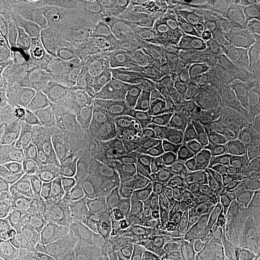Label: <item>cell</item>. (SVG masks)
Returning <instances> with one entry per match:
<instances>
[{
  "label": "cell",
  "mask_w": 260,
  "mask_h": 260,
  "mask_svg": "<svg viewBox=\"0 0 260 260\" xmlns=\"http://www.w3.org/2000/svg\"><path fill=\"white\" fill-rule=\"evenodd\" d=\"M41 49L49 71L68 84L95 116H120L126 85L116 75L64 48L52 47L47 52L41 45Z\"/></svg>",
  "instance_id": "6da1fadb"
},
{
  "label": "cell",
  "mask_w": 260,
  "mask_h": 260,
  "mask_svg": "<svg viewBox=\"0 0 260 260\" xmlns=\"http://www.w3.org/2000/svg\"><path fill=\"white\" fill-rule=\"evenodd\" d=\"M39 48H41V42H39ZM44 64L47 67L52 97H54L52 113L48 127V138L55 145L64 146L71 152H77V153L87 152L93 140L97 116L74 93V90L68 84L58 80L49 71L45 59Z\"/></svg>",
  "instance_id": "7a4b0ae2"
},
{
  "label": "cell",
  "mask_w": 260,
  "mask_h": 260,
  "mask_svg": "<svg viewBox=\"0 0 260 260\" xmlns=\"http://www.w3.org/2000/svg\"><path fill=\"white\" fill-rule=\"evenodd\" d=\"M87 153L99 177L107 181H121L135 168L138 152L119 116H97Z\"/></svg>",
  "instance_id": "3957f363"
},
{
  "label": "cell",
  "mask_w": 260,
  "mask_h": 260,
  "mask_svg": "<svg viewBox=\"0 0 260 260\" xmlns=\"http://www.w3.org/2000/svg\"><path fill=\"white\" fill-rule=\"evenodd\" d=\"M88 45L90 56L87 59L116 75L126 87L143 81L145 65L124 34L116 29H99Z\"/></svg>",
  "instance_id": "277c9868"
},
{
  "label": "cell",
  "mask_w": 260,
  "mask_h": 260,
  "mask_svg": "<svg viewBox=\"0 0 260 260\" xmlns=\"http://www.w3.org/2000/svg\"><path fill=\"white\" fill-rule=\"evenodd\" d=\"M120 119L132 145L140 156L160 169H169V152L164 124L156 114L133 107H121Z\"/></svg>",
  "instance_id": "5b68a950"
},
{
  "label": "cell",
  "mask_w": 260,
  "mask_h": 260,
  "mask_svg": "<svg viewBox=\"0 0 260 260\" xmlns=\"http://www.w3.org/2000/svg\"><path fill=\"white\" fill-rule=\"evenodd\" d=\"M0 179L2 188L16 184L30 171L32 153L28 145L29 135L22 129L16 117L0 106Z\"/></svg>",
  "instance_id": "8992f818"
},
{
  "label": "cell",
  "mask_w": 260,
  "mask_h": 260,
  "mask_svg": "<svg viewBox=\"0 0 260 260\" xmlns=\"http://www.w3.org/2000/svg\"><path fill=\"white\" fill-rule=\"evenodd\" d=\"M146 208L158 223L178 225L203 210L198 185L182 181L156 186L148 197Z\"/></svg>",
  "instance_id": "52a82bcc"
},
{
  "label": "cell",
  "mask_w": 260,
  "mask_h": 260,
  "mask_svg": "<svg viewBox=\"0 0 260 260\" xmlns=\"http://www.w3.org/2000/svg\"><path fill=\"white\" fill-rule=\"evenodd\" d=\"M132 45L146 68L168 67L181 55V38L165 20L148 22L130 37Z\"/></svg>",
  "instance_id": "ba28073f"
},
{
  "label": "cell",
  "mask_w": 260,
  "mask_h": 260,
  "mask_svg": "<svg viewBox=\"0 0 260 260\" xmlns=\"http://www.w3.org/2000/svg\"><path fill=\"white\" fill-rule=\"evenodd\" d=\"M169 169L191 184L211 182L223 174L218 156L211 149L194 142L178 145L169 152Z\"/></svg>",
  "instance_id": "9c48e42d"
},
{
  "label": "cell",
  "mask_w": 260,
  "mask_h": 260,
  "mask_svg": "<svg viewBox=\"0 0 260 260\" xmlns=\"http://www.w3.org/2000/svg\"><path fill=\"white\" fill-rule=\"evenodd\" d=\"M25 121L29 133L41 139H49L48 127L52 113L54 97L44 58L39 68H32L28 74H25Z\"/></svg>",
  "instance_id": "30bf717a"
},
{
  "label": "cell",
  "mask_w": 260,
  "mask_h": 260,
  "mask_svg": "<svg viewBox=\"0 0 260 260\" xmlns=\"http://www.w3.org/2000/svg\"><path fill=\"white\" fill-rule=\"evenodd\" d=\"M0 94L2 106L6 107L16 117L22 129L30 135L25 121V75L19 70L18 59L5 45H2L0 54Z\"/></svg>",
  "instance_id": "8fae6325"
},
{
  "label": "cell",
  "mask_w": 260,
  "mask_h": 260,
  "mask_svg": "<svg viewBox=\"0 0 260 260\" xmlns=\"http://www.w3.org/2000/svg\"><path fill=\"white\" fill-rule=\"evenodd\" d=\"M218 110L224 119L236 124H246L260 119V88L236 85L225 90L218 100Z\"/></svg>",
  "instance_id": "7c38bea8"
},
{
  "label": "cell",
  "mask_w": 260,
  "mask_h": 260,
  "mask_svg": "<svg viewBox=\"0 0 260 260\" xmlns=\"http://www.w3.org/2000/svg\"><path fill=\"white\" fill-rule=\"evenodd\" d=\"M42 167L45 181L51 189L56 192H67L74 186V178L71 177L70 169L56 155H48L44 158Z\"/></svg>",
  "instance_id": "4fadbf2b"
},
{
  "label": "cell",
  "mask_w": 260,
  "mask_h": 260,
  "mask_svg": "<svg viewBox=\"0 0 260 260\" xmlns=\"http://www.w3.org/2000/svg\"><path fill=\"white\" fill-rule=\"evenodd\" d=\"M133 260H200L188 254L186 251L159 247V246H143V249L138 253Z\"/></svg>",
  "instance_id": "5bb4252c"
},
{
  "label": "cell",
  "mask_w": 260,
  "mask_h": 260,
  "mask_svg": "<svg viewBox=\"0 0 260 260\" xmlns=\"http://www.w3.org/2000/svg\"><path fill=\"white\" fill-rule=\"evenodd\" d=\"M16 35V29H15V19L10 12V8L6 3H2V45L9 44L13 41V38Z\"/></svg>",
  "instance_id": "9a60e30c"
},
{
  "label": "cell",
  "mask_w": 260,
  "mask_h": 260,
  "mask_svg": "<svg viewBox=\"0 0 260 260\" xmlns=\"http://www.w3.org/2000/svg\"><path fill=\"white\" fill-rule=\"evenodd\" d=\"M256 25L260 32V3H257V13H256Z\"/></svg>",
  "instance_id": "2e32d148"
},
{
  "label": "cell",
  "mask_w": 260,
  "mask_h": 260,
  "mask_svg": "<svg viewBox=\"0 0 260 260\" xmlns=\"http://www.w3.org/2000/svg\"><path fill=\"white\" fill-rule=\"evenodd\" d=\"M51 260H70V259H62V257H61V259H51Z\"/></svg>",
  "instance_id": "e0dca14e"
},
{
  "label": "cell",
  "mask_w": 260,
  "mask_h": 260,
  "mask_svg": "<svg viewBox=\"0 0 260 260\" xmlns=\"http://www.w3.org/2000/svg\"><path fill=\"white\" fill-rule=\"evenodd\" d=\"M257 220H259V223H260V214H257Z\"/></svg>",
  "instance_id": "ac0fdd59"
}]
</instances>
